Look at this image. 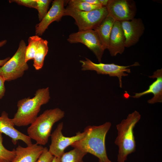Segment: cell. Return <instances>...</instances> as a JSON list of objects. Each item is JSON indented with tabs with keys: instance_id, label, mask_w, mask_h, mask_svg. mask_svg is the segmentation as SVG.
I'll list each match as a JSON object with an SVG mask.
<instances>
[{
	"instance_id": "1",
	"label": "cell",
	"mask_w": 162,
	"mask_h": 162,
	"mask_svg": "<svg viewBox=\"0 0 162 162\" xmlns=\"http://www.w3.org/2000/svg\"><path fill=\"white\" fill-rule=\"evenodd\" d=\"M111 125L106 122L99 126H89L84 129L85 136L70 146L87 153L92 154L104 162H112L108 158L105 146L106 134Z\"/></svg>"
},
{
	"instance_id": "2",
	"label": "cell",
	"mask_w": 162,
	"mask_h": 162,
	"mask_svg": "<svg viewBox=\"0 0 162 162\" xmlns=\"http://www.w3.org/2000/svg\"><path fill=\"white\" fill-rule=\"evenodd\" d=\"M50 98L49 87L39 88L34 96L19 100L17 103V110L12 120L18 127L31 124L36 119L41 106L46 104Z\"/></svg>"
},
{
	"instance_id": "3",
	"label": "cell",
	"mask_w": 162,
	"mask_h": 162,
	"mask_svg": "<svg viewBox=\"0 0 162 162\" xmlns=\"http://www.w3.org/2000/svg\"><path fill=\"white\" fill-rule=\"evenodd\" d=\"M141 117L140 113L135 110L116 125L118 135L115 143L118 147V162H125L128 155L135 152L136 144L134 129Z\"/></svg>"
},
{
	"instance_id": "4",
	"label": "cell",
	"mask_w": 162,
	"mask_h": 162,
	"mask_svg": "<svg viewBox=\"0 0 162 162\" xmlns=\"http://www.w3.org/2000/svg\"><path fill=\"white\" fill-rule=\"evenodd\" d=\"M64 115V112L58 108L46 110L28 128V136L35 140L37 144L45 145L51 134L53 125Z\"/></svg>"
},
{
	"instance_id": "5",
	"label": "cell",
	"mask_w": 162,
	"mask_h": 162,
	"mask_svg": "<svg viewBox=\"0 0 162 162\" xmlns=\"http://www.w3.org/2000/svg\"><path fill=\"white\" fill-rule=\"evenodd\" d=\"M108 15L106 7L89 11H79L67 6L64 16H69L75 20L79 31L94 30Z\"/></svg>"
},
{
	"instance_id": "6",
	"label": "cell",
	"mask_w": 162,
	"mask_h": 162,
	"mask_svg": "<svg viewBox=\"0 0 162 162\" xmlns=\"http://www.w3.org/2000/svg\"><path fill=\"white\" fill-rule=\"evenodd\" d=\"M26 46L24 41L21 40L14 55L0 68V75L5 81H10L21 77L28 69V66L25 61Z\"/></svg>"
},
{
	"instance_id": "7",
	"label": "cell",
	"mask_w": 162,
	"mask_h": 162,
	"mask_svg": "<svg viewBox=\"0 0 162 162\" xmlns=\"http://www.w3.org/2000/svg\"><path fill=\"white\" fill-rule=\"evenodd\" d=\"M81 64V70L83 71L93 70L98 74L108 75L110 76H116L119 80L120 87L122 88V76H127L128 74L125 72L130 73V69L128 68L132 66L140 65L137 62L130 65H119L114 63L104 64L101 62L96 63L89 59L85 58V60L80 61Z\"/></svg>"
},
{
	"instance_id": "8",
	"label": "cell",
	"mask_w": 162,
	"mask_h": 162,
	"mask_svg": "<svg viewBox=\"0 0 162 162\" xmlns=\"http://www.w3.org/2000/svg\"><path fill=\"white\" fill-rule=\"evenodd\" d=\"M63 123H60L51 134V143L48 149L49 152L53 156L60 158L64 153L65 149L75 142L83 138L86 132H78L75 136L71 137L64 136L62 133Z\"/></svg>"
},
{
	"instance_id": "9",
	"label": "cell",
	"mask_w": 162,
	"mask_h": 162,
	"mask_svg": "<svg viewBox=\"0 0 162 162\" xmlns=\"http://www.w3.org/2000/svg\"><path fill=\"white\" fill-rule=\"evenodd\" d=\"M67 40L71 44H83L94 53L99 63L101 62L105 50L94 30L78 31L73 33L70 34Z\"/></svg>"
},
{
	"instance_id": "10",
	"label": "cell",
	"mask_w": 162,
	"mask_h": 162,
	"mask_svg": "<svg viewBox=\"0 0 162 162\" xmlns=\"http://www.w3.org/2000/svg\"><path fill=\"white\" fill-rule=\"evenodd\" d=\"M108 14L115 21L130 20L134 18L137 11L133 0H109L106 6Z\"/></svg>"
},
{
	"instance_id": "11",
	"label": "cell",
	"mask_w": 162,
	"mask_h": 162,
	"mask_svg": "<svg viewBox=\"0 0 162 162\" xmlns=\"http://www.w3.org/2000/svg\"><path fill=\"white\" fill-rule=\"evenodd\" d=\"M65 1L54 0L52 6L40 22L35 26V35H42L50 25L54 21L59 22L64 16Z\"/></svg>"
},
{
	"instance_id": "12",
	"label": "cell",
	"mask_w": 162,
	"mask_h": 162,
	"mask_svg": "<svg viewBox=\"0 0 162 162\" xmlns=\"http://www.w3.org/2000/svg\"><path fill=\"white\" fill-rule=\"evenodd\" d=\"M125 38V47L136 44L145 29L144 24L140 18L120 22Z\"/></svg>"
},
{
	"instance_id": "13",
	"label": "cell",
	"mask_w": 162,
	"mask_h": 162,
	"mask_svg": "<svg viewBox=\"0 0 162 162\" xmlns=\"http://www.w3.org/2000/svg\"><path fill=\"white\" fill-rule=\"evenodd\" d=\"M14 126L12 119L9 118L8 114L5 111H3L0 116V132L11 138L15 145L19 140L23 142L27 146L32 144L31 139L28 136L18 131Z\"/></svg>"
},
{
	"instance_id": "14",
	"label": "cell",
	"mask_w": 162,
	"mask_h": 162,
	"mask_svg": "<svg viewBox=\"0 0 162 162\" xmlns=\"http://www.w3.org/2000/svg\"><path fill=\"white\" fill-rule=\"evenodd\" d=\"M125 48V38L120 22L115 21L109 41L108 50L111 56H115L122 54Z\"/></svg>"
},
{
	"instance_id": "15",
	"label": "cell",
	"mask_w": 162,
	"mask_h": 162,
	"mask_svg": "<svg viewBox=\"0 0 162 162\" xmlns=\"http://www.w3.org/2000/svg\"><path fill=\"white\" fill-rule=\"evenodd\" d=\"M44 148L36 143L25 147L19 145L15 149V156L10 162H37Z\"/></svg>"
},
{
	"instance_id": "16",
	"label": "cell",
	"mask_w": 162,
	"mask_h": 162,
	"mask_svg": "<svg viewBox=\"0 0 162 162\" xmlns=\"http://www.w3.org/2000/svg\"><path fill=\"white\" fill-rule=\"evenodd\" d=\"M148 77L152 78H156L149 86L147 90L140 93H135L131 96L134 98H138L144 95L152 93L154 96L148 100L147 102L150 104L162 102V69H159L154 72L152 75Z\"/></svg>"
},
{
	"instance_id": "17",
	"label": "cell",
	"mask_w": 162,
	"mask_h": 162,
	"mask_svg": "<svg viewBox=\"0 0 162 162\" xmlns=\"http://www.w3.org/2000/svg\"><path fill=\"white\" fill-rule=\"evenodd\" d=\"M115 20L108 14L94 30L105 50L108 47L109 39Z\"/></svg>"
},
{
	"instance_id": "18",
	"label": "cell",
	"mask_w": 162,
	"mask_h": 162,
	"mask_svg": "<svg viewBox=\"0 0 162 162\" xmlns=\"http://www.w3.org/2000/svg\"><path fill=\"white\" fill-rule=\"evenodd\" d=\"M48 44L46 40L42 38L38 44L33 59V65L37 70L40 69L43 67L45 58L48 51Z\"/></svg>"
},
{
	"instance_id": "19",
	"label": "cell",
	"mask_w": 162,
	"mask_h": 162,
	"mask_svg": "<svg viewBox=\"0 0 162 162\" xmlns=\"http://www.w3.org/2000/svg\"><path fill=\"white\" fill-rule=\"evenodd\" d=\"M87 154L78 149L74 148L64 153L60 157V162H84L83 159Z\"/></svg>"
},
{
	"instance_id": "20",
	"label": "cell",
	"mask_w": 162,
	"mask_h": 162,
	"mask_svg": "<svg viewBox=\"0 0 162 162\" xmlns=\"http://www.w3.org/2000/svg\"><path fill=\"white\" fill-rule=\"evenodd\" d=\"M41 39L39 36L36 35L29 38L28 44L26 46L25 53L26 62L29 60L33 59L37 48Z\"/></svg>"
},
{
	"instance_id": "21",
	"label": "cell",
	"mask_w": 162,
	"mask_h": 162,
	"mask_svg": "<svg viewBox=\"0 0 162 162\" xmlns=\"http://www.w3.org/2000/svg\"><path fill=\"white\" fill-rule=\"evenodd\" d=\"M68 7L81 11H90L103 7L100 5L90 4L83 0H70L68 1Z\"/></svg>"
},
{
	"instance_id": "22",
	"label": "cell",
	"mask_w": 162,
	"mask_h": 162,
	"mask_svg": "<svg viewBox=\"0 0 162 162\" xmlns=\"http://www.w3.org/2000/svg\"><path fill=\"white\" fill-rule=\"evenodd\" d=\"M2 134L0 132V159L10 162L15 156V150L14 148L10 151L4 147L3 144V138Z\"/></svg>"
},
{
	"instance_id": "23",
	"label": "cell",
	"mask_w": 162,
	"mask_h": 162,
	"mask_svg": "<svg viewBox=\"0 0 162 162\" xmlns=\"http://www.w3.org/2000/svg\"><path fill=\"white\" fill-rule=\"evenodd\" d=\"M36 9L38 11L39 20L41 21L47 13L49 6L52 1L51 0H36Z\"/></svg>"
},
{
	"instance_id": "24",
	"label": "cell",
	"mask_w": 162,
	"mask_h": 162,
	"mask_svg": "<svg viewBox=\"0 0 162 162\" xmlns=\"http://www.w3.org/2000/svg\"><path fill=\"white\" fill-rule=\"evenodd\" d=\"M10 3L15 2L20 5L36 9V0H10Z\"/></svg>"
},
{
	"instance_id": "25",
	"label": "cell",
	"mask_w": 162,
	"mask_h": 162,
	"mask_svg": "<svg viewBox=\"0 0 162 162\" xmlns=\"http://www.w3.org/2000/svg\"><path fill=\"white\" fill-rule=\"evenodd\" d=\"M54 157L49 152L47 148L45 147L37 162H52Z\"/></svg>"
},
{
	"instance_id": "26",
	"label": "cell",
	"mask_w": 162,
	"mask_h": 162,
	"mask_svg": "<svg viewBox=\"0 0 162 162\" xmlns=\"http://www.w3.org/2000/svg\"><path fill=\"white\" fill-rule=\"evenodd\" d=\"M5 80L3 76L0 75V100L4 96L5 92L4 86Z\"/></svg>"
},
{
	"instance_id": "27",
	"label": "cell",
	"mask_w": 162,
	"mask_h": 162,
	"mask_svg": "<svg viewBox=\"0 0 162 162\" xmlns=\"http://www.w3.org/2000/svg\"><path fill=\"white\" fill-rule=\"evenodd\" d=\"M83 1L90 4L102 6L99 0H83Z\"/></svg>"
},
{
	"instance_id": "28",
	"label": "cell",
	"mask_w": 162,
	"mask_h": 162,
	"mask_svg": "<svg viewBox=\"0 0 162 162\" xmlns=\"http://www.w3.org/2000/svg\"><path fill=\"white\" fill-rule=\"evenodd\" d=\"M10 58V57H8L4 59L0 60V68L4 65Z\"/></svg>"
},
{
	"instance_id": "29",
	"label": "cell",
	"mask_w": 162,
	"mask_h": 162,
	"mask_svg": "<svg viewBox=\"0 0 162 162\" xmlns=\"http://www.w3.org/2000/svg\"><path fill=\"white\" fill-rule=\"evenodd\" d=\"M101 5L103 6L106 7L107 5L109 0H99Z\"/></svg>"
},
{
	"instance_id": "30",
	"label": "cell",
	"mask_w": 162,
	"mask_h": 162,
	"mask_svg": "<svg viewBox=\"0 0 162 162\" xmlns=\"http://www.w3.org/2000/svg\"><path fill=\"white\" fill-rule=\"evenodd\" d=\"M7 43V40H4L0 41V48L4 45Z\"/></svg>"
},
{
	"instance_id": "31",
	"label": "cell",
	"mask_w": 162,
	"mask_h": 162,
	"mask_svg": "<svg viewBox=\"0 0 162 162\" xmlns=\"http://www.w3.org/2000/svg\"><path fill=\"white\" fill-rule=\"evenodd\" d=\"M52 162H60V158L54 157Z\"/></svg>"
},
{
	"instance_id": "32",
	"label": "cell",
	"mask_w": 162,
	"mask_h": 162,
	"mask_svg": "<svg viewBox=\"0 0 162 162\" xmlns=\"http://www.w3.org/2000/svg\"><path fill=\"white\" fill-rule=\"evenodd\" d=\"M0 162H9L8 161H7V160H2V159H0Z\"/></svg>"
},
{
	"instance_id": "33",
	"label": "cell",
	"mask_w": 162,
	"mask_h": 162,
	"mask_svg": "<svg viewBox=\"0 0 162 162\" xmlns=\"http://www.w3.org/2000/svg\"><path fill=\"white\" fill-rule=\"evenodd\" d=\"M99 162H103V161H101V160H99Z\"/></svg>"
}]
</instances>
